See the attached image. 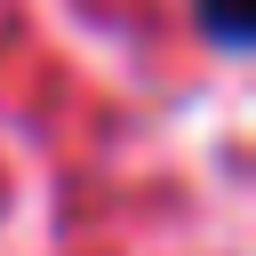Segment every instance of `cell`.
<instances>
[{"label":"cell","instance_id":"1","mask_svg":"<svg viewBox=\"0 0 256 256\" xmlns=\"http://www.w3.org/2000/svg\"><path fill=\"white\" fill-rule=\"evenodd\" d=\"M200 8V32L216 40V48H240L248 32H256V0H192Z\"/></svg>","mask_w":256,"mask_h":256}]
</instances>
